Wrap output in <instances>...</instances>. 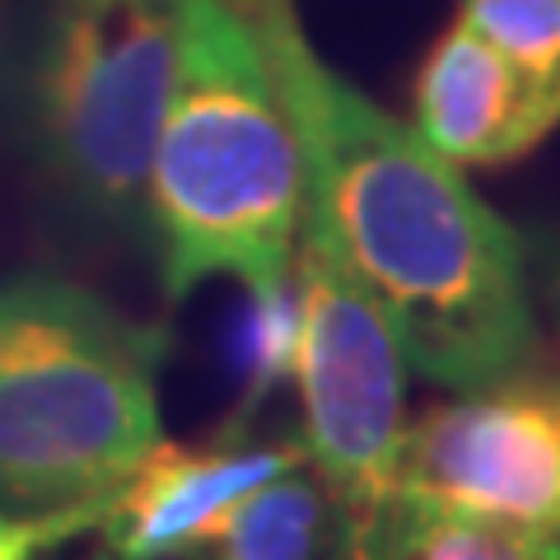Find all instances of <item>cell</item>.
Listing matches in <instances>:
<instances>
[{
	"label": "cell",
	"mask_w": 560,
	"mask_h": 560,
	"mask_svg": "<svg viewBox=\"0 0 560 560\" xmlns=\"http://www.w3.org/2000/svg\"><path fill=\"white\" fill-rule=\"evenodd\" d=\"M463 24L477 28L560 117V0H467Z\"/></svg>",
	"instance_id": "10"
},
{
	"label": "cell",
	"mask_w": 560,
	"mask_h": 560,
	"mask_svg": "<svg viewBox=\"0 0 560 560\" xmlns=\"http://www.w3.org/2000/svg\"><path fill=\"white\" fill-rule=\"evenodd\" d=\"M164 331L61 276H0V495L98 504L160 440Z\"/></svg>",
	"instance_id": "3"
},
{
	"label": "cell",
	"mask_w": 560,
	"mask_h": 560,
	"mask_svg": "<svg viewBox=\"0 0 560 560\" xmlns=\"http://www.w3.org/2000/svg\"><path fill=\"white\" fill-rule=\"evenodd\" d=\"M304 168L271 66L234 0H178V51L154 140L145 224L168 300L230 276L248 294L290 280Z\"/></svg>",
	"instance_id": "2"
},
{
	"label": "cell",
	"mask_w": 560,
	"mask_h": 560,
	"mask_svg": "<svg viewBox=\"0 0 560 560\" xmlns=\"http://www.w3.org/2000/svg\"><path fill=\"white\" fill-rule=\"evenodd\" d=\"M556 541L518 537L490 523L448 518L393 500L388 510V560H551Z\"/></svg>",
	"instance_id": "11"
},
{
	"label": "cell",
	"mask_w": 560,
	"mask_h": 560,
	"mask_svg": "<svg viewBox=\"0 0 560 560\" xmlns=\"http://www.w3.org/2000/svg\"><path fill=\"white\" fill-rule=\"evenodd\" d=\"M253 24L304 168V220L374 294L407 364L440 388H477L537 355L523 238L411 121L337 75L294 0H234Z\"/></svg>",
	"instance_id": "1"
},
{
	"label": "cell",
	"mask_w": 560,
	"mask_h": 560,
	"mask_svg": "<svg viewBox=\"0 0 560 560\" xmlns=\"http://www.w3.org/2000/svg\"><path fill=\"white\" fill-rule=\"evenodd\" d=\"M411 127L448 164L490 168L537 150L560 117L477 28L458 20L420 66Z\"/></svg>",
	"instance_id": "8"
},
{
	"label": "cell",
	"mask_w": 560,
	"mask_h": 560,
	"mask_svg": "<svg viewBox=\"0 0 560 560\" xmlns=\"http://www.w3.org/2000/svg\"><path fill=\"white\" fill-rule=\"evenodd\" d=\"M94 510L98 504H80V510H47L28 518L0 510V560H38L47 547L75 537L80 528H94Z\"/></svg>",
	"instance_id": "12"
},
{
	"label": "cell",
	"mask_w": 560,
	"mask_h": 560,
	"mask_svg": "<svg viewBox=\"0 0 560 560\" xmlns=\"http://www.w3.org/2000/svg\"><path fill=\"white\" fill-rule=\"evenodd\" d=\"M551 560H560V556H551Z\"/></svg>",
	"instance_id": "15"
},
{
	"label": "cell",
	"mask_w": 560,
	"mask_h": 560,
	"mask_svg": "<svg viewBox=\"0 0 560 560\" xmlns=\"http://www.w3.org/2000/svg\"><path fill=\"white\" fill-rule=\"evenodd\" d=\"M294 364L304 453L341 514L378 518L397 500L407 434V355L374 294L300 230L294 243Z\"/></svg>",
	"instance_id": "5"
},
{
	"label": "cell",
	"mask_w": 560,
	"mask_h": 560,
	"mask_svg": "<svg viewBox=\"0 0 560 560\" xmlns=\"http://www.w3.org/2000/svg\"><path fill=\"white\" fill-rule=\"evenodd\" d=\"M318 560H388V514L355 518L337 510V523H331V537Z\"/></svg>",
	"instance_id": "13"
},
{
	"label": "cell",
	"mask_w": 560,
	"mask_h": 560,
	"mask_svg": "<svg viewBox=\"0 0 560 560\" xmlns=\"http://www.w3.org/2000/svg\"><path fill=\"white\" fill-rule=\"evenodd\" d=\"M397 500L560 547V374L528 360L430 407L401 434Z\"/></svg>",
	"instance_id": "6"
},
{
	"label": "cell",
	"mask_w": 560,
	"mask_h": 560,
	"mask_svg": "<svg viewBox=\"0 0 560 560\" xmlns=\"http://www.w3.org/2000/svg\"><path fill=\"white\" fill-rule=\"evenodd\" d=\"M331 523L337 504L323 481L304 467H290L253 486L187 560H318Z\"/></svg>",
	"instance_id": "9"
},
{
	"label": "cell",
	"mask_w": 560,
	"mask_h": 560,
	"mask_svg": "<svg viewBox=\"0 0 560 560\" xmlns=\"http://www.w3.org/2000/svg\"><path fill=\"white\" fill-rule=\"evenodd\" d=\"M556 327H560V276H556Z\"/></svg>",
	"instance_id": "14"
},
{
	"label": "cell",
	"mask_w": 560,
	"mask_h": 560,
	"mask_svg": "<svg viewBox=\"0 0 560 560\" xmlns=\"http://www.w3.org/2000/svg\"><path fill=\"white\" fill-rule=\"evenodd\" d=\"M304 463V444L290 440L243 444L238 434H224L220 444L154 440L94 510L103 560H187L253 486Z\"/></svg>",
	"instance_id": "7"
},
{
	"label": "cell",
	"mask_w": 560,
	"mask_h": 560,
	"mask_svg": "<svg viewBox=\"0 0 560 560\" xmlns=\"http://www.w3.org/2000/svg\"><path fill=\"white\" fill-rule=\"evenodd\" d=\"M178 0H51L28 80L43 164L90 215L145 224Z\"/></svg>",
	"instance_id": "4"
}]
</instances>
